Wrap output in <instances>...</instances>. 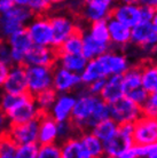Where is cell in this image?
I'll list each match as a JSON object with an SVG mask.
<instances>
[{"instance_id":"33","label":"cell","mask_w":157,"mask_h":158,"mask_svg":"<svg viewBox=\"0 0 157 158\" xmlns=\"http://www.w3.org/2000/svg\"><path fill=\"white\" fill-rule=\"evenodd\" d=\"M17 143L8 134L0 136V158H15Z\"/></svg>"},{"instance_id":"30","label":"cell","mask_w":157,"mask_h":158,"mask_svg":"<svg viewBox=\"0 0 157 158\" xmlns=\"http://www.w3.org/2000/svg\"><path fill=\"white\" fill-rule=\"evenodd\" d=\"M123 77V87H124V95L127 92L132 91L134 88L141 87V71L140 65H131L127 70L122 75Z\"/></svg>"},{"instance_id":"9","label":"cell","mask_w":157,"mask_h":158,"mask_svg":"<svg viewBox=\"0 0 157 158\" xmlns=\"http://www.w3.org/2000/svg\"><path fill=\"white\" fill-rule=\"evenodd\" d=\"M133 142L139 146L157 142V117L141 115L133 123Z\"/></svg>"},{"instance_id":"1","label":"cell","mask_w":157,"mask_h":158,"mask_svg":"<svg viewBox=\"0 0 157 158\" xmlns=\"http://www.w3.org/2000/svg\"><path fill=\"white\" fill-rule=\"evenodd\" d=\"M76 92V102L70 120L79 132L91 131L99 122L109 118L110 104L104 102L100 95L87 93L84 85Z\"/></svg>"},{"instance_id":"29","label":"cell","mask_w":157,"mask_h":158,"mask_svg":"<svg viewBox=\"0 0 157 158\" xmlns=\"http://www.w3.org/2000/svg\"><path fill=\"white\" fill-rule=\"evenodd\" d=\"M83 47V29L72 33L68 37L59 47L56 48L57 53H70V54H80Z\"/></svg>"},{"instance_id":"22","label":"cell","mask_w":157,"mask_h":158,"mask_svg":"<svg viewBox=\"0 0 157 158\" xmlns=\"http://www.w3.org/2000/svg\"><path fill=\"white\" fill-rule=\"evenodd\" d=\"M140 65L141 84L148 94L157 92V62L147 60L142 61Z\"/></svg>"},{"instance_id":"49","label":"cell","mask_w":157,"mask_h":158,"mask_svg":"<svg viewBox=\"0 0 157 158\" xmlns=\"http://www.w3.org/2000/svg\"><path fill=\"white\" fill-rule=\"evenodd\" d=\"M139 6H147V7H151L156 9L157 7V0H135Z\"/></svg>"},{"instance_id":"25","label":"cell","mask_w":157,"mask_h":158,"mask_svg":"<svg viewBox=\"0 0 157 158\" xmlns=\"http://www.w3.org/2000/svg\"><path fill=\"white\" fill-rule=\"evenodd\" d=\"M111 48V45L99 43L94 38H92L91 35L87 31L83 30V47H82V54L86 60L96 59L98 56L103 54L104 52Z\"/></svg>"},{"instance_id":"12","label":"cell","mask_w":157,"mask_h":158,"mask_svg":"<svg viewBox=\"0 0 157 158\" xmlns=\"http://www.w3.org/2000/svg\"><path fill=\"white\" fill-rule=\"evenodd\" d=\"M101 62L107 76L111 75H123L131 67V63L127 56L121 52V49L110 48L103 54L98 56Z\"/></svg>"},{"instance_id":"19","label":"cell","mask_w":157,"mask_h":158,"mask_svg":"<svg viewBox=\"0 0 157 158\" xmlns=\"http://www.w3.org/2000/svg\"><path fill=\"white\" fill-rule=\"evenodd\" d=\"M8 135L17 144L37 142L38 138V119L22 124H13L9 127Z\"/></svg>"},{"instance_id":"17","label":"cell","mask_w":157,"mask_h":158,"mask_svg":"<svg viewBox=\"0 0 157 158\" xmlns=\"http://www.w3.org/2000/svg\"><path fill=\"white\" fill-rule=\"evenodd\" d=\"M76 102V94L72 93H60L57 94L48 115L57 123L70 120L72 109Z\"/></svg>"},{"instance_id":"3","label":"cell","mask_w":157,"mask_h":158,"mask_svg":"<svg viewBox=\"0 0 157 158\" xmlns=\"http://www.w3.org/2000/svg\"><path fill=\"white\" fill-rule=\"evenodd\" d=\"M33 14L27 6H13L7 13L0 15V39L7 40L14 32L25 28Z\"/></svg>"},{"instance_id":"40","label":"cell","mask_w":157,"mask_h":158,"mask_svg":"<svg viewBox=\"0 0 157 158\" xmlns=\"http://www.w3.org/2000/svg\"><path fill=\"white\" fill-rule=\"evenodd\" d=\"M83 6H84V0H68L62 9L77 17L82 12Z\"/></svg>"},{"instance_id":"35","label":"cell","mask_w":157,"mask_h":158,"mask_svg":"<svg viewBox=\"0 0 157 158\" xmlns=\"http://www.w3.org/2000/svg\"><path fill=\"white\" fill-rule=\"evenodd\" d=\"M37 158H61V146H60V142L39 144Z\"/></svg>"},{"instance_id":"54","label":"cell","mask_w":157,"mask_h":158,"mask_svg":"<svg viewBox=\"0 0 157 158\" xmlns=\"http://www.w3.org/2000/svg\"><path fill=\"white\" fill-rule=\"evenodd\" d=\"M156 10H157V7H156Z\"/></svg>"},{"instance_id":"13","label":"cell","mask_w":157,"mask_h":158,"mask_svg":"<svg viewBox=\"0 0 157 158\" xmlns=\"http://www.w3.org/2000/svg\"><path fill=\"white\" fill-rule=\"evenodd\" d=\"M0 91L15 95L28 93L27 75H25V67L23 64H13L9 67L8 75Z\"/></svg>"},{"instance_id":"42","label":"cell","mask_w":157,"mask_h":158,"mask_svg":"<svg viewBox=\"0 0 157 158\" xmlns=\"http://www.w3.org/2000/svg\"><path fill=\"white\" fill-rule=\"evenodd\" d=\"M84 2L96 6V7L103 8V9H107V10H109L111 13V9L115 6V4L117 2V0H84Z\"/></svg>"},{"instance_id":"24","label":"cell","mask_w":157,"mask_h":158,"mask_svg":"<svg viewBox=\"0 0 157 158\" xmlns=\"http://www.w3.org/2000/svg\"><path fill=\"white\" fill-rule=\"evenodd\" d=\"M80 142L86 151L88 158L103 157V142L91 131H84L78 134Z\"/></svg>"},{"instance_id":"46","label":"cell","mask_w":157,"mask_h":158,"mask_svg":"<svg viewBox=\"0 0 157 158\" xmlns=\"http://www.w3.org/2000/svg\"><path fill=\"white\" fill-rule=\"evenodd\" d=\"M9 67H11V65H8V64L0 61V88L2 86V84H4L6 77H7L8 71H9Z\"/></svg>"},{"instance_id":"43","label":"cell","mask_w":157,"mask_h":158,"mask_svg":"<svg viewBox=\"0 0 157 158\" xmlns=\"http://www.w3.org/2000/svg\"><path fill=\"white\" fill-rule=\"evenodd\" d=\"M9 127H11V122H9L7 115L0 109V136L8 134Z\"/></svg>"},{"instance_id":"32","label":"cell","mask_w":157,"mask_h":158,"mask_svg":"<svg viewBox=\"0 0 157 158\" xmlns=\"http://www.w3.org/2000/svg\"><path fill=\"white\" fill-rule=\"evenodd\" d=\"M91 35L92 38H94L96 41L102 44L110 45L109 32H108V25H107V20L96 21L93 23H90V27L86 30Z\"/></svg>"},{"instance_id":"36","label":"cell","mask_w":157,"mask_h":158,"mask_svg":"<svg viewBox=\"0 0 157 158\" xmlns=\"http://www.w3.org/2000/svg\"><path fill=\"white\" fill-rule=\"evenodd\" d=\"M38 142L17 144L15 158H37L38 156Z\"/></svg>"},{"instance_id":"37","label":"cell","mask_w":157,"mask_h":158,"mask_svg":"<svg viewBox=\"0 0 157 158\" xmlns=\"http://www.w3.org/2000/svg\"><path fill=\"white\" fill-rule=\"evenodd\" d=\"M27 7L31 10L33 16L36 15H48L52 7L47 0H29Z\"/></svg>"},{"instance_id":"48","label":"cell","mask_w":157,"mask_h":158,"mask_svg":"<svg viewBox=\"0 0 157 158\" xmlns=\"http://www.w3.org/2000/svg\"><path fill=\"white\" fill-rule=\"evenodd\" d=\"M47 1L51 5L52 10H57V9H62V7L68 0H47Z\"/></svg>"},{"instance_id":"38","label":"cell","mask_w":157,"mask_h":158,"mask_svg":"<svg viewBox=\"0 0 157 158\" xmlns=\"http://www.w3.org/2000/svg\"><path fill=\"white\" fill-rule=\"evenodd\" d=\"M125 96L126 98H129L130 100H132L133 102H135L137 104H139V106H142V104L148 100L149 94H148L147 91L141 86V87L134 88V89H132V91L125 93Z\"/></svg>"},{"instance_id":"31","label":"cell","mask_w":157,"mask_h":158,"mask_svg":"<svg viewBox=\"0 0 157 158\" xmlns=\"http://www.w3.org/2000/svg\"><path fill=\"white\" fill-rule=\"evenodd\" d=\"M32 96H33L36 106L38 107L40 112L41 114H48V111H49L55 99H56V96H57V93L53 88H48V89L39 92V93L32 95Z\"/></svg>"},{"instance_id":"4","label":"cell","mask_w":157,"mask_h":158,"mask_svg":"<svg viewBox=\"0 0 157 158\" xmlns=\"http://www.w3.org/2000/svg\"><path fill=\"white\" fill-rule=\"evenodd\" d=\"M133 144V124H122L118 126L117 133L108 141L103 142V156L123 158L124 154Z\"/></svg>"},{"instance_id":"39","label":"cell","mask_w":157,"mask_h":158,"mask_svg":"<svg viewBox=\"0 0 157 158\" xmlns=\"http://www.w3.org/2000/svg\"><path fill=\"white\" fill-rule=\"evenodd\" d=\"M0 61L8 65H13L12 48L6 39H0Z\"/></svg>"},{"instance_id":"8","label":"cell","mask_w":157,"mask_h":158,"mask_svg":"<svg viewBox=\"0 0 157 158\" xmlns=\"http://www.w3.org/2000/svg\"><path fill=\"white\" fill-rule=\"evenodd\" d=\"M141 106L137 104L125 95L110 104V118H112L118 125L132 123L133 124L139 117H141Z\"/></svg>"},{"instance_id":"41","label":"cell","mask_w":157,"mask_h":158,"mask_svg":"<svg viewBox=\"0 0 157 158\" xmlns=\"http://www.w3.org/2000/svg\"><path fill=\"white\" fill-rule=\"evenodd\" d=\"M104 80L106 78H101V79H96L94 81L90 83L88 85L85 86V89H86L87 93L93 95H100V93L102 92V88L104 86Z\"/></svg>"},{"instance_id":"27","label":"cell","mask_w":157,"mask_h":158,"mask_svg":"<svg viewBox=\"0 0 157 158\" xmlns=\"http://www.w3.org/2000/svg\"><path fill=\"white\" fill-rule=\"evenodd\" d=\"M61 158H88L78 135L67 139L60 143Z\"/></svg>"},{"instance_id":"18","label":"cell","mask_w":157,"mask_h":158,"mask_svg":"<svg viewBox=\"0 0 157 158\" xmlns=\"http://www.w3.org/2000/svg\"><path fill=\"white\" fill-rule=\"evenodd\" d=\"M107 25L111 48L121 51L125 49L131 43V28L124 25L119 21L115 20L111 16L107 19Z\"/></svg>"},{"instance_id":"20","label":"cell","mask_w":157,"mask_h":158,"mask_svg":"<svg viewBox=\"0 0 157 158\" xmlns=\"http://www.w3.org/2000/svg\"><path fill=\"white\" fill-rule=\"evenodd\" d=\"M38 144L57 142V122L48 114H41L38 118Z\"/></svg>"},{"instance_id":"23","label":"cell","mask_w":157,"mask_h":158,"mask_svg":"<svg viewBox=\"0 0 157 158\" xmlns=\"http://www.w3.org/2000/svg\"><path fill=\"white\" fill-rule=\"evenodd\" d=\"M87 63L86 57L80 54H70V53H57V59H56V64L67 69L69 71L79 73L84 70V68Z\"/></svg>"},{"instance_id":"10","label":"cell","mask_w":157,"mask_h":158,"mask_svg":"<svg viewBox=\"0 0 157 158\" xmlns=\"http://www.w3.org/2000/svg\"><path fill=\"white\" fill-rule=\"evenodd\" d=\"M133 46L140 48L142 52L150 54L157 45V35L151 22H139L131 28V43Z\"/></svg>"},{"instance_id":"47","label":"cell","mask_w":157,"mask_h":158,"mask_svg":"<svg viewBox=\"0 0 157 158\" xmlns=\"http://www.w3.org/2000/svg\"><path fill=\"white\" fill-rule=\"evenodd\" d=\"M14 6L12 0H0V15L7 13Z\"/></svg>"},{"instance_id":"2","label":"cell","mask_w":157,"mask_h":158,"mask_svg":"<svg viewBox=\"0 0 157 158\" xmlns=\"http://www.w3.org/2000/svg\"><path fill=\"white\" fill-rule=\"evenodd\" d=\"M48 15L53 35L52 46L54 48H57L68 37L82 29L76 20V16L71 15L70 13L63 9H57L55 12L52 10Z\"/></svg>"},{"instance_id":"52","label":"cell","mask_w":157,"mask_h":158,"mask_svg":"<svg viewBox=\"0 0 157 158\" xmlns=\"http://www.w3.org/2000/svg\"><path fill=\"white\" fill-rule=\"evenodd\" d=\"M151 25H153L154 30H155V32H156V35H157V10L155 12V14H154V17H153V20H151Z\"/></svg>"},{"instance_id":"28","label":"cell","mask_w":157,"mask_h":158,"mask_svg":"<svg viewBox=\"0 0 157 158\" xmlns=\"http://www.w3.org/2000/svg\"><path fill=\"white\" fill-rule=\"evenodd\" d=\"M118 125L117 123L115 122L112 118H106L101 120V122H99L96 125H95L91 132L95 135V136H98L102 142H106L108 141L109 139H111L114 136L116 133H117V130H118Z\"/></svg>"},{"instance_id":"6","label":"cell","mask_w":157,"mask_h":158,"mask_svg":"<svg viewBox=\"0 0 157 158\" xmlns=\"http://www.w3.org/2000/svg\"><path fill=\"white\" fill-rule=\"evenodd\" d=\"M27 75L28 93L36 95L53 86V68L43 65H24Z\"/></svg>"},{"instance_id":"14","label":"cell","mask_w":157,"mask_h":158,"mask_svg":"<svg viewBox=\"0 0 157 158\" xmlns=\"http://www.w3.org/2000/svg\"><path fill=\"white\" fill-rule=\"evenodd\" d=\"M57 59V51L53 46L32 45L24 57L23 65H43L55 67Z\"/></svg>"},{"instance_id":"7","label":"cell","mask_w":157,"mask_h":158,"mask_svg":"<svg viewBox=\"0 0 157 158\" xmlns=\"http://www.w3.org/2000/svg\"><path fill=\"white\" fill-rule=\"evenodd\" d=\"M28 35L33 45L52 46L53 35L48 15H36L25 25Z\"/></svg>"},{"instance_id":"11","label":"cell","mask_w":157,"mask_h":158,"mask_svg":"<svg viewBox=\"0 0 157 158\" xmlns=\"http://www.w3.org/2000/svg\"><path fill=\"white\" fill-rule=\"evenodd\" d=\"M80 75L69 71L62 67L55 65L53 68V86L57 94L60 93H72L82 86Z\"/></svg>"},{"instance_id":"5","label":"cell","mask_w":157,"mask_h":158,"mask_svg":"<svg viewBox=\"0 0 157 158\" xmlns=\"http://www.w3.org/2000/svg\"><path fill=\"white\" fill-rule=\"evenodd\" d=\"M6 115L11 122V125H13V124H22L38 119L41 112L36 106L33 96L29 93H25L22 95H17L15 102L8 109Z\"/></svg>"},{"instance_id":"16","label":"cell","mask_w":157,"mask_h":158,"mask_svg":"<svg viewBox=\"0 0 157 158\" xmlns=\"http://www.w3.org/2000/svg\"><path fill=\"white\" fill-rule=\"evenodd\" d=\"M7 41L12 48L13 64H23L25 54L33 45L25 28L14 32L7 39Z\"/></svg>"},{"instance_id":"15","label":"cell","mask_w":157,"mask_h":158,"mask_svg":"<svg viewBox=\"0 0 157 158\" xmlns=\"http://www.w3.org/2000/svg\"><path fill=\"white\" fill-rule=\"evenodd\" d=\"M110 16L126 27L133 28L135 24L141 21V6H139L137 2L133 4L116 2L111 9Z\"/></svg>"},{"instance_id":"45","label":"cell","mask_w":157,"mask_h":158,"mask_svg":"<svg viewBox=\"0 0 157 158\" xmlns=\"http://www.w3.org/2000/svg\"><path fill=\"white\" fill-rule=\"evenodd\" d=\"M146 147L145 158H157V142Z\"/></svg>"},{"instance_id":"53","label":"cell","mask_w":157,"mask_h":158,"mask_svg":"<svg viewBox=\"0 0 157 158\" xmlns=\"http://www.w3.org/2000/svg\"><path fill=\"white\" fill-rule=\"evenodd\" d=\"M117 2H123V4H133L135 0H117Z\"/></svg>"},{"instance_id":"50","label":"cell","mask_w":157,"mask_h":158,"mask_svg":"<svg viewBox=\"0 0 157 158\" xmlns=\"http://www.w3.org/2000/svg\"><path fill=\"white\" fill-rule=\"evenodd\" d=\"M148 102L153 104V107L157 110V92L156 93H153V94H149L148 96Z\"/></svg>"},{"instance_id":"51","label":"cell","mask_w":157,"mask_h":158,"mask_svg":"<svg viewBox=\"0 0 157 158\" xmlns=\"http://www.w3.org/2000/svg\"><path fill=\"white\" fill-rule=\"evenodd\" d=\"M12 2L15 6H27L29 0H12Z\"/></svg>"},{"instance_id":"44","label":"cell","mask_w":157,"mask_h":158,"mask_svg":"<svg viewBox=\"0 0 157 158\" xmlns=\"http://www.w3.org/2000/svg\"><path fill=\"white\" fill-rule=\"evenodd\" d=\"M155 12H156V9H154V8L141 6V21H143V22H151Z\"/></svg>"},{"instance_id":"26","label":"cell","mask_w":157,"mask_h":158,"mask_svg":"<svg viewBox=\"0 0 157 158\" xmlns=\"http://www.w3.org/2000/svg\"><path fill=\"white\" fill-rule=\"evenodd\" d=\"M107 77L108 76H107L102 64L99 61L98 57L88 60L84 70L80 72V79H82V84L84 86H86V85H88L90 83L94 81L96 79L107 78Z\"/></svg>"},{"instance_id":"34","label":"cell","mask_w":157,"mask_h":158,"mask_svg":"<svg viewBox=\"0 0 157 158\" xmlns=\"http://www.w3.org/2000/svg\"><path fill=\"white\" fill-rule=\"evenodd\" d=\"M79 132L76 126L72 124L71 120H67V122H61L57 123V142H62L67 139H70L72 136L78 135Z\"/></svg>"},{"instance_id":"21","label":"cell","mask_w":157,"mask_h":158,"mask_svg":"<svg viewBox=\"0 0 157 158\" xmlns=\"http://www.w3.org/2000/svg\"><path fill=\"white\" fill-rule=\"evenodd\" d=\"M124 96V87H123L122 75L108 76L104 80V86L100 93V98L108 104H112L117 100Z\"/></svg>"}]
</instances>
